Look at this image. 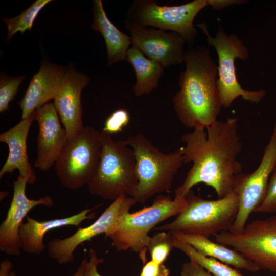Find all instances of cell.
<instances>
[{
  "label": "cell",
  "mask_w": 276,
  "mask_h": 276,
  "mask_svg": "<svg viewBox=\"0 0 276 276\" xmlns=\"http://www.w3.org/2000/svg\"><path fill=\"white\" fill-rule=\"evenodd\" d=\"M185 163L192 162L175 197H185L195 185L203 183L213 188L218 198L233 191L236 176L242 172L238 157L242 149L236 118L217 120L206 127H197L181 137Z\"/></svg>",
  "instance_id": "cell-1"
},
{
  "label": "cell",
  "mask_w": 276,
  "mask_h": 276,
  "mask_svg": "<svg viewBox=\"0 0 276 276\" xmlns=\"http://www.w3.org/2000/svg\"><path fill=\"white\" fill-rule=\"evenodd\" d=\"M180 89L173 98L174 110L185 126L206 127L217 121L222 107L217 86L218 66L203 46L186 50Z\"/></svg>",
  "instance_id": "cell-2"
},
{
  "label": "cell",
  "mask_w": 276,
  "mask_h": 276,
  "mask_svg": "<svg viewBox=\"0 0 276 276\" xmlns=\"http://www.w3.org/2000/svg\"><path fill=\"white\" fill-rule=\"evenodd\" d=\"M102 151L96 171L88 183L89 192L114 201L121 196H135L138 185L136 158L125 140L115 141L102 131Z\"/></svg>",
  "instance_id": "cell-3"
},
{
  "label": "cell",
  "mask_w": 276,
  "mask_h": 276,
  "mask_svg": "<svg viewBox=\"0 0 276 276\" xmlns=\"http://www.w3.org/2000/svg\"><path fill=\"white\" fill-rule=\"evenodd\" d=\"M186 204L185 197L172 199L168 195H160L151 205L133 213L128 211L123 214L105 237L111 240L112 245L118 251L131 249L137 253L144 264L151 238L149 232L165 220L178 215Z\"/></svg>",
  "instance_id": "cell-4"
},
{
  "label": "cell",
  "mask_w": 276,
  "mask_h": 276,
  "mask_svg": "<svg viewBox=\"0 0 276 276\" xmlns=\"http://www.w3.org/2000/svg\"><path fill=\"white\" fill-rule=\"evenodd\" d=\"M185 197V209L173 221L156 227V230L207 237L229 231L239 209V197L234 191L216 200L203 199L192 190Z\"/></svg>",
  "instance_id": "cell-5"
},
{
  "label": "cell",
  "mask_w": 276,
  "mask_h": 276,
  "mask_svg": "<svg viewBox=\"0 0 276 276\" xmlns=\"http://www.w3.org/2000/svg\"><path fill=\"white\" fill-rule=\"evenodd\" d=\"M127 144L136 158L138 185L134 198L144 203L153 195L170 192L174 176L185 162L183 148L165 154L143 134L128 137Z\"/></svg>",
  "instance_id": "cell-6"
},
{
  "label": "cell",
  "mask_w": 276,
  "mask_h": 276,
  "mask_svg": "<svg viewBox=\"0 0 276 276\" xmlns=\"http://www.w3.org/2000/svg\"><path fill=\"white\" fill-rule=\"evenodd\" d=\"M101 151V132L91 126L67 139L54 164L61 185L71 190L87 185L98 168Z\"/></svg>",
  "instance_id": "cell-7"
},
{
  "label": "cell",
  "mask_w": 276,
  "mask_h": 276,
  "mask_svg": "<svg viewBox=\"0 0 276 276\" xmlns=\"http://www.w3.org/2000/svg\"><path fill=\"white\" fill-rule=\"evenodd\" d=\"M197 26L205 35L209 45L214 47L218 54V78L216 82L222 107H230L239 97L251 103L260 102L266 95L264 90H246L238 81L235 60L237 58L245 60L249 56L248 50L242 41L234 34H226L221 27L215 37H212L206 24L202 22Z\"/></svg>",
  "instance_id": "cell-8"
},
{
  "label": "cell",
  "mask_w": 276,
  "mask_h": 276,
  "mask_svg": "<svg viewBox=\"0 0 276 276\" xmlns=\"http://www.w3.org/2000/svg\"><path fill=\"white\" fill-rule=\"evenodd\" d=\"M207 6V0H194L174 6H160L152 0H136L130 6L125 20L142 27L152 26L176 32L191 48L197 36L194 20Z\"/></svg>",
  "instance_id": "cell-9"
},
{
  "label": "cell",
  "mask_w": 276,
  "mask_h": 276,
  "mask_svg": "<svg viewBox=\"0 0 276 276\" xmlns=\"http://www.w3.org/2000/svg\"><path fill=\"white\" fill-rule=\"evenodd\" d=\"M275 167L276 122L257 168L252 173H241L235 177L233 190L238 196L239 209L230 232L240 234L243 232L250 214L263 201L270 178Z\"/></svg>",
  "instance_id": "cell-10"
},
{
  "label": "cell",
  "mask_w": 276,
  "mask_h": 276,
  "mask_svg": "<svg viewBox=\"0 0 276 276\" xmlns=\"http://www.w3.org/2000/svg\"><path fill=\"white\" fill-rule=\"evenodd\" d=\"M214 236L216 242L233 247L260 268L276 273V215L251 221L240 234L222 231Z\"/></svg>",
  "instance_id": "cell-11"
},
{
  "label": "cell",
  "mask_w": 276,
  "mask_h": 276,
  "mask_svg": "<svg viewBox=\"0 0 276 276\" xmlns=\"http://www.w3.org/2000/svg\"><path fill=\"white\" fill-rule=\"evenodd\" d=\"M136 203L133 197L120 196L113 201L89 225L79 227L75 233L66 238L51 240L47 246L48 256L59 264L72 262L74 260V252L78 246L99 235L104 234L106 236L114 227L120 217L129 211Z\"/></svg>",
  "instance_id": "cell-12"
},
{
  "label": "cell",
  "mask_w": 276,
  "mask_h": 276,
  "mask_svg": "<svg viewBox=\"0 0 276 276\" xmlns=\"http://www.w3.org/2000/svg\"><path fill=\"white\" fill-rule=\"evenodd\" d=\"M124 24L130 34L132 45L148 59L160 63L164 68L185 62L186 42L178 33L148 28L125 20Z\"/></svg>",
  "instance_id": "cell-13"
},
{
  "label": "cell",
  "mask_w": 276,
  "mask_h": 276,
  "mask_svg": "<svg viewBox=\"0 0 276 276\" xmlns=\"http://www.w3.org/2000/svg\"><path fill=\"white\" fill-rule=\"evenodd\" d=\"M27 184V179L19 175L14 181L12 200L6 218L0 225V250L8 255L18 256L20 254L19 230L28 213L38 205L51 207L54 204L49 196L36 200L28 198L26 194Z\"/></svg>",
  "instance_id": "cell-14"
},
{
  "label": "cell",
  "mask_w": 276,
  "mask_h": 276,
  "mask_svg": "<svg viewBox=\"0 0 276 276\" xmlns=\"http://www.w3.org/2000/svg\"><path fill=\"white\" fill-rule=\"evenodd\" d=\"M38 124L37 157L34 166L47 171L54 165L67 141V133L53 102H49L34 111Z\"/></svg>",
  "instance_id": "cell-15"
},
{
  "label": "cell",
  "mask_w": 276,
  "mask_h": 276,
  "mask_svg": "<svg viewBox=\"0 0 276 276\" xmlns=\"http://www.w3.org/2000/svg\"><path fill=\"white\" fill-rule=\"evenodd\" d=\"M89 81L87 75L69 67L53 99L54 105L66 130L67 139L73 137L84 128L82 120L81 94Z\"/></svg>",
  "instance_id": "cell-16"
},
{
  "label": "cell",
  "mask_w": 276,
  "mask_h": 276,
  "mask_svg": "<svg viewBox=\"0 0 276 276\" xmlns=\"http://www.w3.org/2000/svg\"><path fill=\"white\" fill-rule=\"evenodd\" d=\"M66 70L65 67L52 63L41 64L19 103L22 110V119L30 116L36 109L54 99Z\"/></svg>",
  "instance_id": "cell-17"
},
{
  "label": "cell",
  "mask_w": 276,
  "mask_h": 276,
  "mask_svg": "<svg viewBox=\"0 0 276 276\" xmlns=\"http://www.w3.org/2000/svg\"><path fill=\"white\" fill-rule=\"evenodd\" d=\"M35 113L21 120L8 130L0 134V142L8 145V157L0 171V178L7 173H11L15 169L19 171V175L26 178L28 184H34L36 176L28 160L27 140L28 133Z\"/></svg>",
  "instance_id": "cell-18"
},
{
  "label": "cell",
  "mask_w": 276,
  "mask_h": 276,
  "mask_svg": "<svg viewBox=\"0 0 276 276\" xmlns=\"http://www.w3.org/2000/svg\"><path fill=\"white\" fill-rule=\"evenodd\" d=\"M98 206L69 217L50 220L39 221L27 216V221L23 222L19 230L22 250L30 254H41L45 249L44 237L48 232L65 226H79L83 221L95 218L90 212Z\"/></svg>",
  "instance_id": "cell-19"
},
{
  "label": "cell",
  "mask_w": 276,
  "mask_h": 276,
  "mask_svg": "<svg viewBox=\"0 0 276 276\" xmlns=\"http://www.w3.org/2000/svg\"><path fill=\"white\" fill-rule=\"evenodd\" d=\"M93 3L91 28L103 36L107 52L108 66L125 60L127 51L132 45L131 37L120 31L109 20L101 0H94Z\"/></svg>",
  "instance_id": "cell-20"
},
{
  "label": "cell",
  "mask_w": 276,
  "mask_h": 276,
  "mask_svg": "<svg viewBox=\"0 0 276 276\" xmlns=\"http://www.w3.org/2000/svg\"><path fill=\"white\" fill-rule=\"evenodd\" d=\"M172 234L174 238L189 244L200 254L214 258L228 265L252 272H257L260 269L255 263L240 252L222 244L215 243L207 237L181 233Z\"/></svg>",
  "instance_id": "cell-21"
},
{
  "label": "cell",
  "mask_w": 276,
  "mask_h": 276,
  "mask_svg": "<svg viewBox=\"0 0 276 276\" xmlns=\"http://www.w3.org/2000/svg\"><path fill=\"white\" fill-rule=\"evenodd\" d=\"M125 61L132 65L135 72L136 82L132 90L136 96L149 94L157 87L164 69L162 64L146 58L134 45L128 50Z\"/></svg>",
  "instance_id": "cell-22"
},
{
  "label": "cell",
  "mask_w": 276,
  "mask_h": 276,
  "mask_svg": "<svg viewBox=\"0 0 276 276\" xmlns=\"http://www.w3.org/2000/svg\"><path fill=\"white\" fill-rule=\"evenodd\" d=\"M173 246L214 276H244L238 270L214 258L200 254L189 244L175 238Z\"/></svg>",
  "instance_id": "cell-23"
},
{
  "label": "cell",
  "mask_w": 276,
  "mask_h": 276,
  "mask_svg": "<svg viewBox=\"0 0 276 276\" xmlns=\"http://www.w3.org/2000/svg\"><path fill=\"white\" fill-rule=\"evenodd\" d=\"M52 1V0H37L19 15L11 18L2 19L7 27L8 34L6 38L7 41H9L18 32H20L23 34L26 31L31 30L40 11L48 3Z\"/></svg>",
  "instance_id": "cell-24"
},
{
  "label": "cell",
  "mask_w": 276,
  "mask_h": 276,
  "mask_svg": "<svg viewBox=\"0 0 276 276\" xmlns=\"http://www.w3.org/2000/svg\"><path fill=\"white\" fill-rule=\"evenodd\" d=\"M173 241L172 233L165 231L151 237L147 248L151 260L158 264H163L174 247Z\"/></svg>",
  "instance_id": "cell-25"
},
{
  "label": "cell",
  "mask_w": 276,
  "mask_h": 276,
  "mask_svg": "<svg viewBox=\"0 0 276 276\" xmlns=\"http://www.w3.org/2000/svg\"><path fill=\"white\" fill-rule=\"evenodd\" d=\"M25 75L12 77L1 75L0 78V112L7 111L9 103L15 99Z\"/></svg>",
  "instance_id": "cell-26"
},
{
  "label": "cell",
  "mask_w": 276,
  "mask_h": 276,
  "mask_svg": "<svg viewBox=\"0 0 276 276\" xmlns=\"http://www.w3.org/2000/svg\"><path fill=\"white\" fill-rule=\"evenodd\" d=\"M130 121L129 112L124 109H118L113 112L106 120L102 131L110 135L123 131Z\"/></svg>",
  "instance_id": "cell-27"
},
{
  "label": "cell",
  "mask_w": 276,
  "mask_h": 276,
  "mask_svg": "<svg viewBox=\"0 0 276 276\" xmlns=\"http://www.w3.org/2000/svg\"><path fill=\"white\" fill-rule=\"evenodd\" d=\"M254 212L276 213V167L270 178L265 197Z\"/></svg>",
  "instance_id": "cell-28"
},
{
  "label": "cell",
  "mask_w": 276,
  "mask_h": 276,
  "mask_svg": "<svg viewBox=\"0 0 276 276\" xmlns=\"http://www.w3.org/2000/svg\"><path fill=\"white\" fill-rule=\"evenodd\" d=\"M89 260L83 259L81 265L83 268L84 276H102L98 271V266L104 261L103 258H99L96 250L91 248L89 251Z\"/></svg>",
  "instance_id": "cell-29"
},
{
  "label": "cell",
  "mask_w": 276,
  "mask_h": 276,
  "mask_svg": "<svg viewBox=\"0 0 276 276\" xmlns=\"http://www.w3.org/2000/svg\"><path fill=\"white\" fill-rule=\"evenodd\" d=\"M170 271L163 264H158L151 260L147 262L140 276H169Z\"/></svg>",
  "instance_id": "cell-30"
},
{
  "label": "cell",
  "mask_w": 276,
  "mask_h": 276,
  "mask_svg": "<svg viewBox=\"0 0 276 276\" xmlns=\"http://www.w3.org/2000/svg\"><path fill=\"white\" fill-rule=\"evenodd\" d=\"M180 276H214L196 263L190 261L181 267Z\"/></svg>",
  "instance_id": "cell-31"
},
{
  "label": "cell",
  "mask_w": 276,
  "mask_h": 276,
  "mask_svg": "<svg viewBox=\"0 0 276 276\" xmlns=\"http://www.w3.org/2000/svg\"><path fill=\"white\" fill-rule=\"evenodd\" d=\"M208 6L215 10H220L232 5L241 4L245 3L242 0H207Z\"/></svg>",
  "instance_id": "cell-32"
},
{
  "label": "cell",
  "mask_w": 276,
  "mask_h": 276,
  "mask_svg": "<svg viewBox=\"0 0 276 276\" xmlns=\"http://www.w3.org/2000/svg\"><path fill=\"white\" fill-rule=\"evenodd\" d=\"M12 268L11 261L8 259L2 261L0 263V276H9Z\"/></svg>",
  "instance_id": "cell-33"
},
{
  "label": "cell",
  "mask_w": 276,
  "mask_h": 276,
  "mask_svg": "<svg viewBox=\"0 0 276 276\" xmlns=\"http://www.w3.org/2000/svg\"><path fill=\"white\" fill-rule=\"evenodd\" d=\"M9 276H16L15 271H11ZM73 276H84L83 272V269L81 265L79 267L76 272Z\"/></svg>",
  "instance_id": "cell-34"
}]
</instances>
